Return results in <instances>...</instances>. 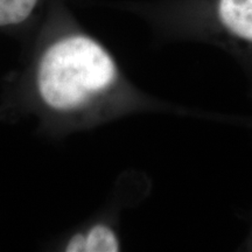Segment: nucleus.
<instances>
[{"label":"nucleus","mask_w":252,"mask_h":252,"mask_svg":"<svg viewBox=\"0 0 252 252\" xmlns=\"http://www.w3.org/2000/svg\"><path fill=\"white\" fill-rule=\"evenodd\" d=\"M116 59L98 40L68 31L48 41L34 65V91L48 111L77 115L109 97L118 87Z\"/></svg>","instance_id":"nucleus-1"},{"label":"nucleus","mask_w":252,"mask_h":252,"mask_svg":"<svg viewBox=\"0 0 252 252\" xmlns=\"http://www.w3.org/2000/svg\"><path fill=\"white\" fill-rule=\"evenodd\" d=\"M67 252H117L122 244L118 232L105 222H96L74 232L63 245Z\"/></svg>","instance_id":"nucleus-2"},{"label":"nucleus","mask_w":252,"mask_h":252,"mask_svg":"<svg viewBox=\"0 0 252 252\" xmlns=\"http://www.w3.org/2000/svg\"><path fill=\"white\" fill-rule=\"evenodd\" d=\"M217 13L230 33L252 42V0H220Z\"/></svg>","instance_id":"nucleus-3"},{"label":"nucleus","mask_w":252,"mask_h":252,"mask_svg":"<svg viewBox=\"0 0 252 252\" xmlns=\"http://www.w3.org/2000/svg\"><path fill=\"white\" fill-rule=\"evenodd\" d=\"M43 0H0V32H13L27 25Z\"/></svg>","instance_id":"nucleus-4"}]
</instances>
